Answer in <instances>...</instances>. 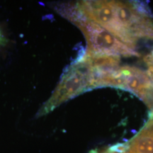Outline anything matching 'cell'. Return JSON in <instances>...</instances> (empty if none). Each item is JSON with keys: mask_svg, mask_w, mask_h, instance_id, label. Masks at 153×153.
<instances>
[{"mask_svg": "<svg viewBox=\"0 0 153 153\" xmlns=\"http://www.w3.org/2000/svg\"><path fill=\"white\" fill-rule=\"evenodd\" d=\"M92 89L91 67L79 57L65 72L52 97L39 111L38 115L46 114L65 101Z\"/></svg>", "mask_w": 153, "mask_h": 153, "instance_id": "cell-2", "label": "cell"}, {"mask_svg": "<svg viewBox=\"0 0 153 153\" xmlns=\"http://www.w3.org/2000/svg\"><path fill=\"white\" fill-rule=\"evenodd\" d=\"M2 36H1V33H0V43H1V42H2Z\"/></svg>", "mask_w": 153, "mask_h": 153, "instance_id": "cell-6", "label": "cell"}, {"mask_svg": "<svg viewBox=\"0 0 153 153\" xmlns=\"http://www.w3.org/2000/svg\"><path fill=\"white\" fill-rule=\"evenodd\" d=\"M57 11L75 24L84 33L87 42V48L85 51L87 54L120 57L140 56L136 50L120 41L101 26L82 16L74 4H62Z\"/></svg>", "mask_w": 153, "mask_h": 153, "instance_id": "cell-1", "label": "cell"}, {"mask_svg": "<svg viewBox=\"0 0 153 153\" xmlns=\"http://www.w3.org/2000/svg\"><path fill=\"white\" fill-rule=\"evenodd\" d=\"M143 61L147 66L146 73L153 84V48L143 57Z\"/></svg>", "mask_w": 153, "mask_h": 153, "instance_id": "cell-4", "label": "cell"}, {"mask_svg": "<svg viewBox=\"0 0 153 153\" xmlns=\"http://www.w3.org/2000/svg\"><path fill=\"white\" fill-rule=\"evenodd\" d=\"M123 153H153V111L139 133L124 145Z\"/></svg>", "mask_w": 153, "mask_h": 153, "instance_id": "cell-3", "label": "cell"}, {"mask_svg": "<svg viewBox=\"0 0 153 153\" xmlns=\"http://www.w3.org/2000/svg\"><path fill=\"white\" fill-rule=\"evenodd\" d=\"M124 152V145H116L111 148L106 149L103 150L92 151L91 153H123Z\"/></svg>", "mask_w": 153, "mask_h": 153, "instance_id": "cell-5", "label": "cell"}]
</instances>
